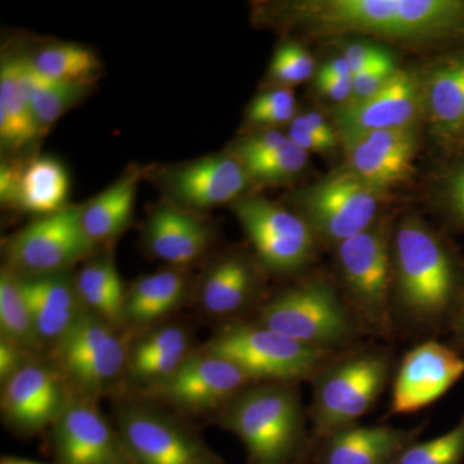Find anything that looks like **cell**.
<instances>
[{
	"mask_svg": "<svg viewBox=\"0 0 464 464\" xmlns=\"http://www.w3.org/2000/svg\"><path fill=\"white\" fill-rule=\"evenodd\" d=\"M39 132L24 79V58H7L0 69V140L5 148L17 150Z\"/></svg>",
	"mask_w": 464,
	"mask_h": 464,
	"instance_id": "27",
	"label": "cell"
},
{
	"mask_svg": "<svg viewBox=\"0 0 464 464\" xmlns=\"http://www.w3.org/2000/svg\"><path fill=\"white\" fill-rule=\"evenodd\" d=\"M285 9L315 35L364 33L405 42L464 35L463 0H307Z\"/></svg>",
	"mask_w": 464,
	"mask_h": 464,
	"instance_id": "2",
	"label": "cell"
},
{
	"mask_svg": "<svg viewBox=\"0 0 464 464\" xmlns=\"http://www.w3.org/2000/svg\"><path fill=\"white\" fill-rule=\"evenodd\" d=\"M250 181L276 183L293 179L304 169L308 152L289 141L257 157L241 159Z\"/></svg>",
	"mask_w": 464,
	"mask_h": 464,
	"instance_id": "34",
	"label": "cell"
},
{
	"mask_svg": "<svg viewBox=\"0 0 464 464\" xmlns=\"http://www.w3.org/2000/svg\"><path fill=\"white\" fill-rule=\"evenodd\" d=\"M442 197L451 217L464 227V160L451 167L445 176Z\"/></svg>",
	"mask_w": 464,
	"mask_h": 464,
	"instance_id": "39",
	"label": "cell"
},
{
	"mask_svg": "<svg viewBox=\"0 0 464 464\" xmlns=\"http://www.w3.org/2000/svg\"><path fill=\"white\" fill-rule=\"evenodd\" d=\"M315 70V60L302 45L285 43L275 52L270 74L277 83L293 85L310 79Z\"/></svg>",
	"mask_w": 464,
	"mask_h": 464,
	"instance_id": "36",
	"label": "cell"
},
{
	"mask_svg": "<svg viewBox=\"0 0 464 464\" xmlns=\"http://www.w3.org/2000/svg\"><path fill=\"white\" fill-rule=\"evenodd\" d=\"M423 111L422 82L398 69L373 96L338 105L333 119L338 137L346 142L362 134L415 127Z\"/></svg>",
	"mask_w": 464,
	"mask_h": 464,
	"instance_id": "17",
	"label": "cell"
},
{
	"mask_svg": "<svg viewBox=\"0 0 464 464\" xmlns=\"http://www.w3.org/2000/svg\"><path fill=\"white\" fill-rule=\"evenodd\" d=\"M234 212L266 270L295 273L314 257L319 241L297 213L261 198L237 200Z\"/></svg>",
	"mask_w": 464,
	"mask_h": 464,
	"instance_id": "12",
	"label": "cell"
},
{
	"mask_svg": "<svg viewBox=\"0 0 464 464\" xmlns=\"http://www.w3.org/2000/svg\"><path fill=\"white\" fill-rule=\"evenodd\" d=\"M396 70L398 69L395 67V61L390 53L373 65L366 67L353 78V99L350 101L364 100L373 96L389 83Z\"/></svg>",
	"mask_w": 464,
	"mask_h": 464,
	"instance_id": "38",
	"label": "cell"
},
{
	"mask_svg": "<svg viewBox=\"0 0 464 464\" xmlns=\"http://www.w3.org/2000/svg\"><path fill=\"white\" fill-rule=\"evenodd\" d=\"M256 322L306 346L334 353L355 346L364 335L340 290L323 277L268 299L259 306Z\"/></svg>",
	"mask_w": 464,
	"mask_h": 464,
	"instance_id": "6",
	"label": "cell"
},
{
	"mask_svg": "<svg viewBox=\"0 0 464 464\" xmlns=\"http://www.w3.org/2000/svg\"><path fill=\"white\" fill-rule=\"evenodd\" d=\"M424 112L433 133L454 141L464 133V51L444 58L422 79Z\"/></svg>",
	"mask_w": 464,
	"mask_h": 464,
	"instance_id": "25",
	"label": "cell"
},
{
	"mask_svg": "<svg viewBox=\"0 0 464 464\" xmlns=\"http://www.w3.org/2000/svg\"><path fill=\"white\" fill-rule=\"evenodd\" d=\"M249 464H304L313 458L297 384L250 383L218 411Z\"/></svg>",
	"mask_w": 464,
	"mask_h": 464,
	"instance_id": "3",
	"label": "cell"
},
{
	"mask_svg": "<svg viewBox=\"0 0 464 464\" xmlns=\"http://www.w3.org/2000/svg\"><path fill=\"white\" fill-rule=\"evenodd\" d=\"M316 83L319 91L324 96L333 101L342 103L347 102L353 99V81H344L337 76L317 72Z\"/></svg>",
	"mask_w": 464,
	"mask_h": 464,
	"instance_id": "44",
	"label": "cell"
},
{
	"mask_svg": "<svg viewBox=\"0 0 464 464\" xmlns=\"http://www.w3.org/2000/svg\"><path fill=\"white\" fill-rule=\"evenodd\" d=\"M0 338L38 356L43 350L21 280L7 267L0 274Z\"/></svg>",
	"mask_w": 464,
	"mask_h": 464,
	"instance_id": "31",
	"label": "cell"
},
{
	"mask_svg": "<svg viewBox=\"0 0 464 464\" xmlns=\"http://www.w3.org/2000/svg\"><path fill=\"white\" fill-rule=\"evenodd\" d=\"M249 182L246 168L232 154L210 155L174 168L164 179L177 207L192 209L237 201Z\"/></svg>",
	"mask_w": 464,
	"mask_h": 464,
	"instance_id": "18",
	"label": "cell"
},
{
	"mask_svg": "<svg viewBox=\"0 0 464 464\" xmlns=\"http://www.w3.org/2000/svg\"><path fill=\"white\" fill-rule=\"evenodd\" d=\"M392 311L396 331L448 332L464 288L453 250L420 218L408 217L392 235Z\"/></svg>",
	"mask_w": 464,
	"mask_h": 464,
	"instance_id": "1",
	"label": "cell"
},
{
	"mask_svg": "<svg viewBox=\"0 0 464 464\" xmlns=\"http://www.w3.org/2000/svg\"><path fill=\"white\" fill-rule=\"evenodd\" d=\"M259 293L257 267L246 256L230 253L213 262L204 274L199 302L208 315L237 322V316L257 302Z\"/></svg>",
	"mask_w": 464,
	"mask_h": 464,
	"instance_id": "23",
	"label": "cell"
},
{
	"mask_svg": "<svg viewBox=\"0 0 464 464\" xmlns=\"http://www.w3.org/2000/svg\"><path fill=\"white\" fill-rule=\"evenodd\" d=\"M52 464H133L97 401L72 398L52 427Z\"/></svg>",
	"mask_w": 464,
	"mask_h": 464,
	"instance_id": "16",
	"label": "cell"
},
{
	"mask_svg": "<svg viewBox=\"0 0 464 464\" xmlns=\"http://www.w3.org/2000/svg\"><path fill=\"white\" fill-rule=\"evenodd\" d=\"M383 192L346 166L299 192L295 204L317 241L335 248L375 224Z\"/></svg>",
	"mask_w": 464,
	"mask_h": 464,
	"instance_id": "9",
	"label": "cell"
},
{
	"mask_svg": "<svg viewBox=\"0 0 464 464\" xmlns=\"http://www.w3.org/2000/svg\"><path fill=\"white\" fill-rule=\"evenodd\" d=\"M417 143L415 127L362 134L343 142L347 167L365 182L386 191L413 170Z\"/></svg>",
	"mask_w": 464,
	"mask_h": 464,
	"instance_id": "21",
	"label": "cell"
},
{
	"mask_svg": "<svg viewBox=\"0 0 464 464\" xmlns=\"http://www.w3.org/2000/svg\"><path fill=\"white\" fill-rule=\"evenodd\" d=\"M393 464H464V415L444 435L415 441Z\"/></svg>",
	"mask_w": 464,
	"mask_h": 464,
	"instance_id": "35",
	"label": "cell"
},
{
	"mask_svg": "<svg viewBox=\"0 0 464 464\" xmlns=\"http://www.w3.org/2000/svg\"><path fill=\"white\" fill-rule=\"evenodd\" d=\"M36 357L38 356L33 355L14 342L0 338V382L2 384Z\"/></svg>",
	"mask_w": 464,
	"mask_h": 464,
	"instance_id": "41",
	"label": "cell"
},
{
	"mask_svg": "<svg viewBox=\"0 0 464 464\" xmlns=\"http://www.w3.org/2000/svg\"><path fill=\"white\" fill-rule=\"evenodd\" d=\"M139 174L128 173L82 207V226L94 248L116 239L127 228L133 213Z\"/></svg>",
	"mask_w": 464,
	"mask_h": 464,
	"instance_id": "28",
	"label": "cell"
},
{
	"mask_svg": "<svg viewBox=\"0 0 464 464\" xmlns=\"http://www.w3.org/2000/svg\"><path fill=\"white\" fill-rule=\"evenodd\" d=\"M72 398L53 362L36 357L2 384L0 409L8 429L26 438L52 429Z\"/></svg>",
	"mask_w": 464,
	"mask_h": 464,
	"instance_id": "13",
	"label": "cell"
},
{
	"mask_svg": "<svg viewBox=\"0 0 464 464\" xmlns=\"http://www.w3.org/2000/svg\"><path fill=\"white\" fill-rule=\"evenodd\" d=\"M69 194L65 167L53 158H38L24 168L18 206L24 212L41 217L60 212Z\"/></svg>",
	"mask_w": 464,
	"mask_h": 464,
	"instance_id": "30",
	"label": "cell"
},
{
	"mask_svg": "<svg viewBox=\"0 0 464 464\" xmlns=\"http://www.w3.org/2000/svg\"><path fill=\"white\" fill-rule=\"evenodd\" d=\"M422 432V427L353 424L317 442L311 460L314 464H393Z\"/></svg>",
	"mask_w": 464,
	"mask_h": 464,
	"instance_id": "20",
	"label": "cell"
},
{
	"mask_svg": "<svg viewBox=\"0 0 464 464\" xmlns=\"http://www.w3.org/2000/svg\"><path fill=\"white\" fill-rule=\"evenodd\" d=\"M386 54H389V52L378 47V45L372 44V43L356 42L347 44L342 56L346 58L348 65H350L353 74L355 76L365 70L366 67L373 65Z\"/></svg>",
	"mask_w": 464,
	"mask_h": 464,
	"instance_id": "42",
	"label": "cell"
},
{
	"mask_svg": "<svg viewBox=\"0 0 464 464\" xmlns=\"http://www.w3.org/2000/svg\"><path fill=\"white\" fill-rule=\"evenodd\" d=\"M75 283L85 310L116 328H123L127 290L109 256L88 262L76 275Z\"/></svg>",
	"mask_w": 464,
	"mask_h": 464,
	"instance_id": "29",
	"label": "cell"
},
{
	"mask_svg": "<svg viewBox=\"0 0 464 464\" xmlns=\"http://www.w3.org/2000/svg\"><path fill=\"white\" fill-rule=\"evenodd\" d=\"M212 231L200 218L179 207L158 208L145 228V244L155 258L173 266L198 261L207 252Z\"/></svg>",
	"mask_w": 464,
	"mask_h": 464,
	"instance_id": "24",
	"label": "cell"
},
{
	"mask_svg": "<svg viewBox=\"0 0 464 464\" xmlns=\"http://www.w3.org/2000/svg\"><path fill=\"white\" fill-rule=\"evenodd\" d=\"M295 96L288 88H279L259 94L249 106L248 119L259 125L288 123L295 118Z\"/></svg>",
	"mask_w": 464,
	"mask_h": 464,
	"instance_id": "37",
	"label": "cell"
},
{
	"mask_svg": "<svg viewBox=\"0 0 464 464\" xmlns=\"http://www.w3.org/2000/svg\"><path fill=\"white\" fill-rule=\"evenodd\" d=\"M290 128H295V130L306 133L308 136L315 137V139L325 143L331 149V151L337 145V130L319 112H307V114L295 116L290 121Z\"/></svg>",
	"mask_w": 464,
	"mask_h": 464,
	"instance_id": "40",
	"label": "cell"
},
{
	"mask_svg": "<svg viewBox=\"0 0 464 464\" xmlns=\"http://www.w3.org/2000/svg\"><path fill=\"white\" fill-rule=\"evenodd\" d=\"M201 348L237 365L252 383L311 381L337 353L306 346L256 320L226 323Z\"/></svg>",
	"mask_w": 464,
	"mask_h": 464,
	"instance_id": "7",
	"label": "cell"
},
{
	"mask_svg": "<svg viewBox=\"0 0 464 464\" xmlns=\"http://www.w3.org/2000/svg\"><path fill=\"white\" fill-rule=\"evenodd\" d=\"M250 383L252 382L237 365L200 348L192 353L177 373L155 391L151 398L179 413H210L221 411Z\"/></svg>",
	"mask_w": 464,
	"mask_h": 464,
	"instance_id": "15",
	"label": "cell"
},
{
	"mask_svg": "<svg viewBox=\"0 0 464 464\" xmlns=\"http://www.w3.org/2000/svg\"><path fill=\"white\" fill-rule=\"evenodd\" d=\"M0 464H44L36 462V460L27 459V458L3 456L0 458Z\"/></svg>",
	"mask_w": 464,
	"mask_h": 464,
	"instance_id": "47",
	"label": "cell"
},
{
	"mask_svg": "<svg viewBox=\"0 0 464 464\" xmlns=\"http://www.w3.org/2000/svg\"><path fill=\"white\" fill-rule=\"evenodd\" d=\"M395 359L387 348L355 346L335 353L311 380L314 448L333 432L359 423L392 383Z\"/></svg>",
	"mask_w": 464,
	"mask_h": 464,
	"instance_id": "4",
	"label": "cell"
},
{
	"mask_svg": "<svg viewBox=\"0 0 464 464\" xmlns=\"http://www.w3.org/2000/svg\"><path fill=\"white\" fill-rule=\"evenodd\" d=\"M115 426L133 464H225L199 433L160 406L119 404Z\"/></svg>",
	"mask_w": 464,
	"mask_h": 464,
	"instance_id": "10",
	"label": "cell"
},
{
	"mask_svg": "<svg viewBox=\"0 0 464 464\" xmlns=\"http://www.w3.org/2000/svg\"><path fill=\"white\" fill-rule=\"evenodd\" d=\"M23 170L14 164L3 163L0 168V199L7 206H18Z\"/></svg>",
	"mask_w": 464,
	"mask_h": 464,
	"instance_id": "43",
	"label": "cell"
},
{
	"mask_svg": "<svg viewBox=\"0 0 464 464\" xmlns=\"http://www.w3.org/2000/svg\"><path fill=\"white\" fill-rule=\"evenodd\" d=\"M341 295L362 334L390 338L395 334L392 311V237L386 225L368 230L335 246Z\"/></svg>",
	"mask_w": 464,
	"mask_h": 464,
	"instance_id": "5",
	"label": "cell"
},
{
	"mask_svg": "<svg viewBox=\"0 0 464 464\" xmlns=\"http://www.w3.org/2000/svg\"><path fill=\"white\" fill-rule=\"evenodd\" d=\"M464 377V356L429 338L406 351L391 383V415L414 414L441 399Z\"/></svg>",
	"mask_w": 464,
	"mask_h": 464,
	"instance_id": "14",
	"label": "cell"
},
{
	"mask_svg": "<svg viewBox=\"0 0 464 464\" xmlns=\"http://www.w3.org/2000/svg\"><path fill=\"white\" fill-rule=\"evenodd\" d=\"M320 72L324 74L337 76L344 81H353V70L343 56L333 58L320 69Z\"/></svg>",
	"mask_w": 464,
	"mask_h": 464,
	"instance_id": "46",
	"label": "cell"
},
{
	"mask_svg": "<svg viewBox=\"0 0 464 464\" xmlns=\"http://www.w3.org/2000/svg\"><path fill=\"white\" fill-rule=\"evenodd\" d=\"M190 332L181 324H159L137 333L128 344L124 382L151 396L194 353Z\"/></svg>",
	"mask_w": 464,
	"mask_h": 464,
	"instance_id": "19",
	"label": "cell"
},
{
	"mask_svg": "<svg viewBox=\"0 0 464 464\" xmlns=\"http://www.w3.org/2000/svg\"><path fill=\"white\" fill-rule=\"evenodd\" d=\"M94 249L82 226V207H66L14 234L5 246V267L20 277L69 273Z\"/></svg>",
	"mask_w": 464,
	"mask_h": 464,
	"instance_id": "11",
	"label": "cell"
},
{
	"mask_svg": "<svg viewBox=\"0 0 464 464\" xmlns=\"http://www.w3.org/2000/svg\"><path fill=\"white\" fill-rule=\"evenodd\" d=\"M20 280L42 347L51 350L87 311L76 288L75 277L63 273Z\"/></svg>",
	"mask_w": 464,
	"mask_h": 464,
	"instance_id": "22",
	"label": "cell"
},
{
	"mask_svg": "<svg viewBox=\"0 0 464 464\" xmlns=\"http://www.w3.org/2000/svg\"><path fill=\"white\" fill-rule=\"evenodd\" d=\"M450 334V346L456 348L464 356V288L460 295L459 301L451 316L450 324L448 328Z\"/></svg>",
	"mask_w": 464,
	"mask_h": 464,
	"instance_id": "45",
	"label": "cell"
},
{
	"mask_svg": "<svg viewBox=\"0 0 464 464\" xmlns=\"http://www.w3.org/2000/svg\"><path fill=\"white\" fill-rule=\"evenodd\" d=\"M128 344L121 328L85 311L48 360L75 398L97 401L123 383Z\"/></svg>",
	"mask_w": 464,
	"mask_h": 464,
	"instance_id": "8",
	"label": "cell"
},
{
	"mask_svg": "<svg viewBox=\"0 0 464 464\" xmlns=\"http://www.w3.org/2000/svg\"><path fill=\"white\" fill-rule=\"evenodd\" d=\"M24 79L34 118L41 130L60 119L90 87L47 78L36 72L27 58H24Z\"/></svg>",
	"mask_w": 464,
	"mask_h": 464,
	"instance_id": "32",
	"label": "cell"
},
{
	"mask_svg": "<svg viewBox=\"0 0 464 464\" xmlns=\"http://www.w3.org/2000/svg\"><path fill=\"white\" fill-rule=\"evenodd\" d=\"M27 60L42 75L65 83L91 84L101 69L94 52L78 44L48 45Z\"/></svg>",
	"mask_w": 464,
	"mask_h": 464,
	"instance_id": "33",
	"label": "cell"
},
{
	"mask_svg": "<svg viewBox=\"0 0 464 464\" xmlns=\"http://www.w3.org/2000/svg\"><path fill=\"white\" fill-rule=\"evenodd\" d=\"M186 295L185 275L174 268L140 277L127 290L123 326L139 333L159 325L181 306Z\"/></svg>",
	"mask_w": 464,
	"mask_h": 464,
	"instance_id": "26",
	"label": "cell"
}]
</instances>
